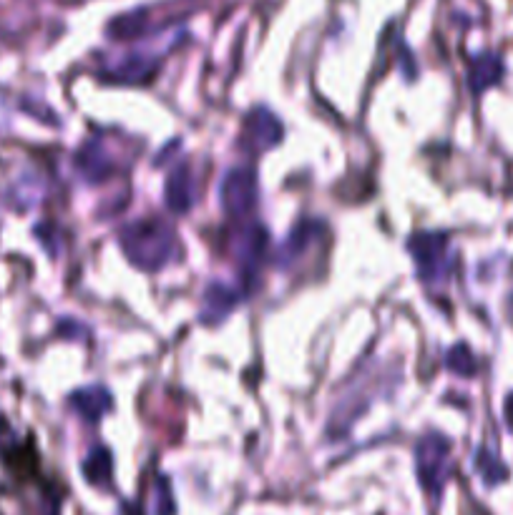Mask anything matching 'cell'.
Listing matches in <instances>:
<instances>
[{
    "instance_id": "1",
    "label": "cell",
    "mask_w": 513,
    "mask_h": 515,
    "mask_svg": "<svg viewBox=\"0 0 513 515\" xmlns=\"http://www.w3.org/2000/svg\"><path fill=\"white\" fill-rule=\"evenodd\" d=\"M119 244L129 262L144 272H159L179 254L177 229L161 217H141L126 224L119 234Z\"/></svg>"
},
{
    "instance_id": "2",
    "label": "cell",
    "mask_w": 513,
    "mask_h": 515,
    "mask_svg": "<svg viewBox=\"0 0 513 515\" xmlns=\"http://www.w3.org/2000/svg\"><path fill=\"white\" fill-rule=\"evenodd\" d=\"M410 254H413L415 272L418 279L428 287H436V284L448 282L453 269L451 259V242H448V234L443 232H418L410 237L408 242Z\"/></svg>"
},
{
    "instance_id": "3",
    "label": "cell",
    "mask_w": 513,
    "mask_h": 515,
    "mask_svg": "<svg viewBox=\"0 0 513 515\" xmlns=\"http://www.w3.org/2000/svg\"><path fill=\"white\" fill-rule=\"evenodd\" d=\"M415 470L418 480L431 495H438L451 473V443L443 435H425L415 445Z\"/></svg>"
},
{
    "instance_id": "4",
    "label": "cell",
    "mask_w": 513,
    "mask_h": 515,
    "mask_svg": "<svg viewBox=\"0 0 513 515\" xmlns=\"http://www.w3.org/2000/svg\"><path fill=\"white\" fill-rule=\"evenodd\" d=\"M270 247V232L260 222H242L232 234V257L244 284H252Z\"/></svg>"
},
{
    "instance_id": "5",
    "label": "cell",
    "mask_w": 513,
    "mask_h": 515,
    "mask_svg": "<svg viewBox=\"0 0 513 515\" xmlns=\"http://www.w3.org/2000/svg\"><path fill=\"white\" fill-rule=\"evenodd\" d=\"M257 174L249 166H234L224 174L222 186H219V204L224 214L232 219H244L257 204Z\"/></svg>"
},
{
    "instance_id": "6",
    "label": "cell",
    "mask_w": 513,
    "mask_h": 515,
    "mask_svg": "<svg viewBox=\"0 0 513 515\" xmlns=\"http://www.w3.org/2000/svg\"><path fill=\"white\" fill-rule=\"evenodd\" d=\"M285 136L280 119L272 114L270 109H252L242 124V134H239V149L247 154H267L275 149Z\"/></svg>"
},
{
    "instance_id": "7",
    "label": "cell",
    "mask_w": 513,
    "mask_h": 515,
    "mask_svg": "<svg viewBox=\"0 0 513 515\" xmlns=\"http://www.w3.org/2000/svg\"><path fill=\"white\" fill-rule=\"evenodd\" d=\"M164 196L166 206L174 214H187L197 204V176H194L192 166L187 161H182V164L171 169L164 186Z\"/></svg>"
},
{
    "instance_id": "8",
    "label": "cell",
    "mask_w": 513,
    "mask_h": 515,
    "mask_svg": "<svg viewBox=\"0 0 513 515\" xmlns=\"http://www.w3.org/2000/svg\"><path fill=\"white\" fill-rule=\"evenodd\" d=\"M239 304V294L232 287L222 282H212L202 297V309H199V320L204 325H219L227 320Z\"/></svg>"
},
{
    "instance_id": "9",
    "label": "cell",
    "mask_w": 513,
    "mask_h": 515,
    "mask_svg": "<svg viewBox=\"0 0 513 515\" xmlns=\"http://www.w3.org/2000/svg\"><path fill=\"white\" fill-rule=\"evenodd\" d=\"M76 169L86 181H101L114 171V159L99 139H91L76 154Z\"/></svg>"
},
{
    "instance_id": "10",
    "label": "cell",
    "mask_w": 513,
    "mask_h": 515,
    "mask_svg": "<svg viewBox=\"0 0 513 515\" xmlns=\"http://www.w3.org/2000/svg\"><path fill=\"white\" fill-rule=\"evenodd\" d=\"M111 392L101 385H89L81 387L71 395V407L81 415L86 423H99L106 412L111 410Z\"/></svg>"
},
{
    "instance_id": "11",
    "label": "cell",
    "mask_w": 513,
    "mask_h": 515,
    "mask_svg": "<svg viewBox=\"0 0 513 515\" xmlns=\"http://www.w3.org/2000/svg\"><path fill=\"white\" fill-rule=\"evenodd\" d=\"M159 68V61L151 56H144V53H134V56H126L124 61H119L116 66H111L106 71V78L114 83H149L151 76Z\"/></svg>"
},
{
    "instance_id": "12",
    "label": "cell",
    "mask_w": 513,
    "mask_h": 515,
    "mask_svg": "<svg viewBox=\"0 0 513 515\" xmlns=\"http://www.w3.org/2000/svg\"><path fill=\"white\" fill-rule=\"evenodd\" d=\"M503 63L496 53H481L471 61V71H468V83H471L473 93H483L488 86L501 81Z\"/></svg>"
},
{
    "instance_id": "13",
    "label": "cell",
    "mask_w": 513,
    "mask_h": 515,
    "mask_svg": "<svg viewBox=\"0 0 513 515\" xmlns=\"http://www.w3.org/2000/svg\"><path fill=\"white\" fill-rule=\"evenodd\" d=\"M83 475H86L91 485L109 488L111 475H114V460H111L109 448H104V445L91 448V453L83 460Z\"/></svg>"
},
{
    "instance_id": "14",
    "label": "cell",
    "mask_w": 513,
    "mask_h": 515,
    "mask_svg": "<svg viewBox=\"0 0 513 515\" xmlns=\"http://www.w3.org/2000/svg\"><path fill=\"white\" fill-rule=\"evenodd\" d=\"M476 470L483 475V480H486L488 485L501 483V480H506L508 475V470L503 468V465L498 463L496 455H491L488 450H478L476 453Z\"/></svg>"
},
{
    "instance_id": "15",
    "label": "cell",
    "mask_w": 513,
    "mask_h": 515,
    "mask_svg": "<svg viewBox=\"0 0 513 515\" xmlns=\"http://www.w3.org/2000/svg\"><path fill=\"white\" fill-rule=\"evenodd\" d=\"M446 365L451 367L453 372H458V375H473V372H476V360H473V355L468 352L466 345L453 347V350L448 352Z\"/></svg>"
},
{
    "instance_id": "16",
    "label": "cell",
    "mask_w": 513,
    "mask_h": 515,
    "mask_svg": "<svg viewBox=\"0 0 513 515\" xmlns=\"http://www.w3.org/2000/svg\"><path fill=\"white\" fill-rule=\"evenodd\" d=\"M159 503H156V515H174L177 513V505L171 500V490L169 483L164 478H159Z\"/></svg>"
}]
</instances>
